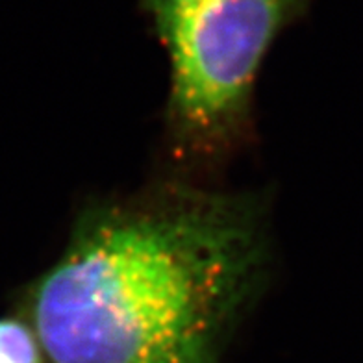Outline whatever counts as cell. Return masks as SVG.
I'll return each instance as SVG.
<instances>
[{
    "instance_id": "cell-1",
    "label": "cell",
    "mask_w": 363,
    "mask_h": 363,
    "mask_svg": "<svg viewBox=\"0 0 363 363\" xmlns=\"http://www.w3.org/2000/svg\"><path fill=\"white\" fill-rule=\"evenodd\" d=\"M265 262L252 201L163 187L87 210L26 323L45 363H219Z\"/></svg>"
},
{
    "instance_id": "cell-2",
    "label": "cell",
    "mask_w": 363,
    "mask_h": 363,
    "mask_svg": "<svg viewBox=\"0 0 363 363\" xmlns=\"http://www.w3.org/2000/svg\"><path fill=\"white\" fill-rule=\"evenodd\" d=\"M311 0H141L171 65L167 125L182 152L223 154L243 134L263 60Z\"/></svg>"
},
{
    "instance_id": "cell-3",
    "label": "cell",
    "mask_w": 363,
    "mask_h": 363,
    "mask_svg": "<svg viewBox=\"0 0 363 363\" xmlns=\"http://www.w3.org/2000/svg\"><path fill=\"white\" fill-rule=\"evenodd\" d=\"M0 363H45L38 335L26 320L0 319Z\"/></svg>"
}]
</instances>
